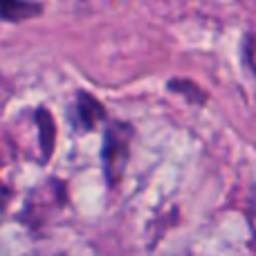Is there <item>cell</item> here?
Segmentation results:
<instances>
[{"mask_svg":"<svg viewBox=\"0 0 256 256\" xmlns=\"http://www.w3.org/2000/svg\"><path fill=\"white\" fill-rule=\"evenodd\" d=\"M250 43H252V50H248V58H250V63H252V70H254V74H256V36H252L250 38Z\"/></svg>","mask_w":256,"mask_h":256,"instance_id":"obj_5","label":"cell"},{"mask_svg":"<svg viewBox=\"0 0 256 256\" xmlns=\"http://www.w3.org/2000/svg\"><path fill=\"white\" fill-rule=\"evenodd\" d=\"M40 7L34 2H25V0H2V16L4 20H25V18H32L34 14H38Z\"/></svg>","mask_w":256,"mask_h":256,"instance_id":"obj_3","label":"cell"},{"mask_svg":"<svg viewBox=\"0 0 256 256\" xmlns=\"http://www.w3.org/2000/svg\"><path fill=\"white\" fill-rule=\"evenodd\" d=\"M38 115L43 117V124H40V146H43V162H48L50 153H52V146H54V128H52V122L48 120V112L40 110Z\"/></svg>","mask_w":256,"mask_h":256,"instance_id":"obj_4","label":"cell"},{"mask_svg":"<svg viewBox=\"0 0 256 256\" xmlns=\"http://www.w3.org/2000/svg\"><path fill=\"white\" fill-rule=\"evenodd\" d=\"M104 117H106V110H104V106L97 99L86 92L76 94V104H74V124L76 126L88 130V128L97 126V122H102Z\"/></svg>","mask_w":256,"mask_h":256,"instance_id":"obj_2","label":"cell"},{"mask_svg":"<svg viewBox=\"0 0 256 256\" xmlns=\"http://www.w3.org/2000/svg\"><path fill=\"white\" fill-rule=\"evenodd\" d=\"M130 142H132V126L124 122H115L106 128L104 135V148H102V162L106 182L110 186H117L128 166L130 158Z\"/></svg>","mask_w":256,"mask_h":256,"instance_id":"obj_1","label":"cell"}]
</instances>
